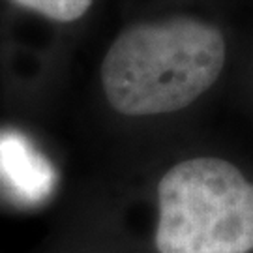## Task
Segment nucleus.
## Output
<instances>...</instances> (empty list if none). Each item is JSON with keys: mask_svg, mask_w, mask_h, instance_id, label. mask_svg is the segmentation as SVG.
Instances as JSON below:
<instances>
[{"mask_svg": "<svg viewBox=\"0 0 253 253\" xmlns=\"http://www.w3.org/2000/svg\"><path fill=\"white\" fill-rule=\"evenodd\" d=\"M225 58L223 34L201 19L139 23L109 47L101 84L120 115H167L201 98L221 75Z\"/></svg>", "mask_w": 253, "mask_h": 253, "instance_id": "1", "label": "nucleus"}, {"mask_svg": "<svg viewBox=\"0 0 253 253\" xmlns=\"http://www.w3.org/2000/svg\"><path fill=\"white\" fill-rule=\"evenodd\" d=\"M160 253L253 252V182L219 158L176 163L158 184Z\"/></svg>", "mask_w": 253, "mask_h": 253, "instance_id": "2", "label": "nucleus"}, {"mask_svg": "<svg viewBox=\"0 0 253 253\" xmlns=\"http://www.w3.org/2000/svg\"><path fill=\"white\" fill-rule=\"evenodd\" d=\"M0 172L27 201L45 199L56 178L49 162L17 131L0 133Z\"/></svg>", "mask_w": 253, "mask_h": 253, "instance_id": "3", "label": "nucleus"}, {"mask_svg": "<svg viewBox=\"0 0 253 253\" xmlns=\"http://www.w3.org/2000/svg\"><path fill=\"white\" fill-rule=\"evenodd\" d=\"M21 8L36 11L43 17L58 23H72L84 15L94 0H11Z\"/></svg>", "mask_w": 253, "mask_h": 253, "instance_id": "4", "label": "nucleus"}]
</instances>
